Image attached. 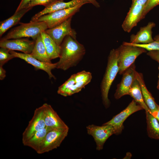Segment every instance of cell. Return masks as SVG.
<instances>
[{
  "label": "cell",
  "instance_id": "6da1fadb",
  "mask_svg": "<svg viewBox=\"0 0 159 159\" xmlns=\"http://www.w3.org/2000/svg\"><path fill=\"white\" fill-rule=\"evenodd\" d=\"M59 59L56 68L65 71L75 66L85 53L84 46L70 35L66 36L60 45Z\"/></svg>",
  "mask_w": 159,
  "mask_h": 159
},
{
  "label": "cell",
  "instance_id": "7a4b0ae2",
  "mask_svg": "<svg viewBox=\"0 0 159 159\" xmlns=\"http://www.w3.org/2000/svg\"><path fill=\"white\" fill-rule=\"evenodd\" d=\"M118 48L111 50L108 57L107 66L102 81L100 89L103 103L106 108L110 104L108 98L109 91L111 85L119 72Z\"/></svg>",
  "mask_w": 159,
  "mask_h": 159
},
{
  "label": "cell",
  "instance_id": "3957f363",
  "mask_svg": "<svg viewBox=\"0 0 159 159\" xmlns=\"http://www.w3.org/2000/svg\"><path fill=\"white\" fill-rule=\"evenodd\" d=\"M19 24V26L10 30L0 40L26 37H31L35 40L42 32L48 28L43 21H30L28 23Z\"/></svg>",
  "mask_w": 159,
  "mask_h": 159
},
{
  "label": "cell",
  "instance_id": "277c9868",
  "mask_svg": "<svg viewBox=\"0 0 159 159\" xmlns=\"http://www.w3.org/2000/svg\"><path fill=\"white\" fill-rule=\"evenodd\" d=\"M118 49V73L120 75L134 63L138 56L147 52L142 47L122 44Z\"/></svg>",
  "mask_w": 159,
  "mask_h": 159
},
{
  "label": "cell",
  "instance_id": "5b68a950",
  "mask_svg": "<svg viewBox=\"0 0 159 159\" xmlns=\"http://www.w3.org/2000/svg\"><path fill=\"white\" fill-rule=\"evenodd\" d=\"M87 3H89L88 2L82 3L71 8L59 10L45 14L40 16L34 21L44 22L47 24L48 28L54 27L72 17L79 11L83 5Z\"/></svg>",
  "mask_w": 159,
  "mask_h": 159
},
{
  "label": "cell",
  "instance_id": "8992f818",
  "mask_svg": "<svg viewBox=\"0 0 159 159\" xmlns=\"http://www.w3.org/2000/svg\"><path fill=\"white\" fill-rule=\"evenodd\" d=\"M69 129V128H67L49 130L37 153L42 154L59 147L68 135Z\"/></svg>",
  "mask_w": 159,
  "mask_h": 159
},
{
  "label": "cell",
  "instance_id": "52a82bcc",
  "mask_svg": "<svg viewBox=\"0 0 159 159\" xmlns=\"http://www.w3.org/2000/svg\"><path fill=\"white\" fill-rule=\"evenodd\" d=\"M87 133L94 138L97 150L102 149L105 143L111 136L116 134V130L113 126L103 124L101 126L89 125L86 127Z\"/></svg>",
  "mask_w": 159,
  "mask_h": 159
},
{
  "label": "cell",
  "instance_id": "ba28073f",
  "mask_svg": "<svg viewBox=\"0 0 159 159\" xmlns=\"http://www.w3.org/2000/svg\"><path fill=\"white\" fill-rule=\"evenodd\" d=\"M145 5L140 0H132L131 6L122 25L125 32L129 33L141 20Z\"/></svg>",
  "mask_w": 159,
  "mask_h": 159
},
{
  "label": "cell",
  "instance_id": "9c48e42d",
  "mask_svg": "<svg viewBox=\"0 0 159 159\" xmlns=\"http://www.w3.org/2000/svg\"><path fill=\"white\" fill-rule=\"evenodd\" d=\"M72 17L59 25L51 28H48L45 31L59 46L60 45L64 38L67 36L70 35L76 39L77 33L71 27Z\"/></svg>",
  "mask_w": 159,
  "mask_h": 159
},
{
  "label": "cell",
  "instance_id": "30bf717a",
  "mask_svg": "<svg viewBox=\"0 0 159 159\" xmlns=\"http://www.w3.org/2000/svg\"><path fill=\"white\" fill-rule=\"evenodd\" d=\"M46 127L42 105L36 109L33 115L22 135V143L38 131Z\"/></svg>",
  "mask_w": 159,
  "mask_h": 159
},
{
  "label": "cell",
  "instance_id": "8fae6325",
  "mask_svg": "<svg viewBox=\"0 0 159 159\" xmlns=\"http://www.w3.org/2000/svg\"><path fill=\"white\" fill-rule=\"evenodd\" d=\"M143 109L142 107L133 99L125 109L103 124L112 125L116 130V134H119L124 127L123 123L126 119L132 114Z\"/></svg>",
  "mask_w": 159,
  "mask_h": 159
},
{
  "label": "cell",
  "instance_id": "7c38bea8",
  "mask_svg": "<svg viewBox=\"0 0 159 159\" xmlns=\"http://www.w3.org/2000/svg\"><path fill=\"white\" fill-rule=\"evenodd\" d=\"M136 72L134 63L123 73L121 81L117 85L114 94L115 99H118L124 95H129L132 84L136 79Z\"/></svg>",
  "mask_w": 159,
  "mask_h": 159
},
{
  "label": "cell",
  "instance_id": "4fadbf2b",
  "mask_svg": "<svg viewBox=\"0 0 159 159\" xmlns=\"http://www.w3.org/2000/svg\"><path fill=\"white\" fill-rule=\"evenodd\" d=\"M10 52L15 57L24 60L34 66L36 70L41 69L44 71L48 74L49 79H56L52 73V70L56 68L57 63H52L42 62L34 57L30 54L18 53L13 50H10Z\"/></svg>",
  "mask_w": 159,
  "mask_h": 159
},
{
  "label": "cell",
  "instance_id": "5bb4252c",
  "mask_svg": "<svg viewBox=\"0 0 159 159\" xmlns=\"http://www.w3.org/2000/svg\"><path fill=\"white\" fill-rule=\"evenodd\" d=\"M35 40H31L26 38L0 40V47L10 50H17L23 53L30 54L33 50Z\"/></svg>",
  "mask_w": 159,
  "mask_h": 159
},
{
  "label": "cell",
  "instance_id": "9a60e30c",
  "mask_svg": "<svg viewBox=\"0 0 159 159\" xmlns=\"http://www.w3.org/2000/svg\"><path fill=\"white\" fill-rule=\"evenodd\" d=\"M42 106L46 127L50 130L57 128H69L51 105L45 103Z\"/></svg>",
  "mask_w": 159,
  "mask_h": 159
},
{
  "label": "cell",
  "instance_id": "2e32d148",
  "mask_svg": "<svg viewBox=\"0 0 159 159\" xmlns=\"http://www.w3.org/2000/svg\"><path fill=\"white\" fill-rule=\"evenodd\" d=\"M64 0H57L50 5L45 7V8L37 13L32 18L30 21H34L40 16L59 10L74 7L80 3L88 2L86 0H72L68 2H64Z\"/></svg>",
  "mask_w": 159,
  "mask_h": 159
},
{
  "label": "cell",
  "instance_id": "e0dca14e",
  "mask_svg": "<svg viewBox=\"0 0 159 159\" xmlns=\"http://www.w3.org/2000/svg\"><path fill=\"white\" fill-rule=\"evenodd\" d=\"M155 26L153 22H149L145 26L141 27L135 34L130 36L129 42L135 44H146L151 43L154 39L152 37V29Z\"/></svg>",
  "mask_w": 159,
  "mask_h": 159
},
{
  "label": "cell",
  "instance_id": "ac0fdd59",
  "mask_svg": "<svg viewBox=\"0 0 159 159\" xmlns=\"http://www.w3.org/2000/svg\"><path fill=\"white\" fill-rule=\"evenodd\" d=\"M136 79L140 85L144 101L150 112L152 113L156 111L159 108V105L155 102L154 99L148 90L142 74L137 72Z\"/></svg>",
  "mask_w": 159,
  "mask_h": 159
},
{
  "label": "cell",
  "instance_id": "d6986e66",
  "mask_svg": "<svg viewBox=\"0 0 159 159\" xmlns=\"http://www.w3.org/2000/svg\"><path fill=\"white\" fill-rule=\"evenodd\" d=\"M30 54L34 57L42 62L52 63L47 54L41 34L35 40L34 48Z\"/></svg>",
  "mask_w": 159,
  "mask_h": 159
},
{
  "label": "cell",
  "instance_id": "ffe728a7",
  "mask_svg": "<svg viewBox=\"0 0 159 159\" xmlns=\"http://www.w3.org/2000/svg\"><path fill=\"white\" fill-rule=\"evenodd\" d=\"M32 8H24L15 13L11 17L0 22V36L13 26L18 24L23 16Z\"/></svg>",
  "mask_w": 159,
  "mask_h": 159
},
{
  "label": "cell",
  "instance_id": "44dd1931",
  "mask_svg": "<svg viewBox=\"0 0 159 159\" xmlns=\"http://www.w3.org/2000/svg\"><path fill=\"white\" fill-rule=\"evenodd\" d=\"M41 36L48 56L51 60L59 57L60 47L57 45L45 31L42 32Z\"/></svg>",
  "mask_w": 159,
  "mask_h": 159
},
{
  "label": "cell",
  "instance_id": "7402d4cb",
  "mask_svg": "<svg viewBox=\"0 0 159 159\" xmlns=\"http://www.w3.org/2000/svg\"><path fill=\"white\" fill-rule=\"evenodd\" d=\"M49 130L50 129L46 127L38 131L23 143V144L32 148L37 152Z\"/></svg>",
  "mask_w": 159,
  "mask_h": 159
},
{
  "label": "cell",
  "instance_id": "603a6c76",
  "mask_svg": "<svg viewBox=\"0 0 159 159\" xmlns=\"http://www.w3.org/2000/svg\"><path fill=\"white\" fill-rule=\"evenodd\" d=\"M147 131L149 137L159 140V122L150 112H146Z\"/></svg>",
  "mask_w": 159,
  "mask_h": 159
},
{
  "label": "cell",
  "instance_id": "cb8c5ba5",
  "mask_svg": "<svg viewBox=\"0 0 159 159\" xmlns=\"http://www.w3.org/2000/svg\"><path fill=\"white\" fill-rule=\"evenodd\" d=\"M75 84L73 75L58 88L57 93L62 96L67 97L80 92Z\"/></svg>",
  "mask_w": 159,
  "mask_h": 159
},
{
  "label": "cell",
  "instance_id": "d4e9b609",
  "mask_svg": "<svg viewBox=\"0 0 159 159\" xmlns=\"http://www.w3.org/2000/svg\"><path fill=\"white\" fill-rule=\"evenodd\" d=\"M129 95L133 98V100L145 110V112L149 111L150 112L144 101L140 85L136 79L132 84Z\"/></svg>",
  "mask_w": 159,
  "mask_h": 159
},
{
  "label": "cell",
  "instance_id": "484cf974",
  "mask_svg": "<svg viewBox=\"0 0 159 159\" xmlns=\"http://www.w3.org/2000/svg\"><path fill=\"white\" fill-rule=\"evenodd\" d=\"M72 75L77 86L81 91L90 82L92 77L90 72L84 70Z\"/></svg>",
  "mask_w": 159,
  "mask_h": 159
},
{
  "label": "cell",
  "instance_id": "4316f807",
  "mask_svg": "<svg viewBox=\"0 0 159 159\" xmlns=\"http://www.w3.org/2000/svg\"><path fill=\"white\" fill-rule=\"evenodd\" d=\"M153 39L152 42L146 44H135L126 42H123L122 44L142 47L148 51L159 50V34L155 36Z\"/></svg>",
  "mask_w": 159,
  "mask_h": 159
},
{
  "label": "cell",
  "instance_id": "83f0119b",
  "mask_svg": "<svg viewBox=\"0 0 159 159\" xmlns=\"http://www.w3.org/2000/svg\"><path fill=\"white\" fill-rule=\"evenodd\" d=\"M10 50L6 48L1 47L0 49V66H3L9 60L15 58L10 53Z\"/></svg>",
  "mask_w": 159,
  "mask_h": 159
},
{
  "label": "cell",
  "instance_id": "f1b7e54d",
  "mask_svg": "<svg viewBox=\"0 0 159 159\" xmlns=\"http://www.w3.org/2000/svg\"><path fill=\"white\" fill-rule=\"evenodd\" d=\"M158 5L159 0H147L143 10L141 20L144 19L146 15L151 10Z\"/></svg>",
  "mask_w": 159,
  "mask_h": 159
},
{
  "label": "cell",
  "instance_id": "f546056e",
  "mask_svg": "<svg viewBox=\"0 0 159 159\" xmlns=\"http://www.w3.org/2000/svg\"><path fill=\"white\" fill-rule=\"evenodd\" d=\"M57 0H32L25 8H32L38 5H42L46 7Z\"/></svg>",
  "mask_w": 159,
  "mask_h": 159
},
{
  "label": "cell",
  "instance_id": "4dcf8cb0",
  "mask_svg": "<svg viewBox=\"0 0 159 159\" xmlns=\"http://www.w3.org/2000/svg\"><path fill=\"white\" fill-rule=\"evenodd\" d=\"M147 54L151 58L159 63V50L149 51Z\"/></svg>",
  "mask_w": 159,
  "mask_h": 159
},
{
  "label": "cell",
  "instance_id": "1f68e13d",
  "mask_svg": "<svg viewBox=\"0 0 159 159\" xmlns=\"http://www.w3.org/2000/svg\"><path fill=\"white\" fill-rule=\"evenodd\" d=\"M32 0H21L19 5L15 11V12H17L23 9Z\"/></svg>",
  "mask_w": 159,
  "mask_h": 159
},
{
  "label": "cell",
  "instance_id": "d6a6232c",
  "mask_svg": "<svg viewBox=\"0 0 159 159\" xmlns=\"http://www.w3.org/2000/svg\"><path fill=\"white\" fill-rule=\"evenodd\" d=\"M6 76V71L3 68L2 66H0V80H4Z\"/></svg>",
  "mask_w": 159,
  "mask_h": 159
},
{
  "label": "cell",
  "instance_id": "836d02e7",
  "mask_svg": "<svg viewBox=\"0 0 159 159\" xmlns=\"http://www.w3.org/2000/svg\"><path fill=\"white\" fill-rule=\"evenodd\" d=\"M88 1L90 3L92 4L94 6L97 8H99L100 7V5L96 0H86Z\"/></svg>",
  "mask_w": 159,
  "mask_h": 159
},
{
  "label": "cell",
  "instance_id": "e575fe53",
  "mask_svg": "<svg viewBox=\"0 0 159 159\" xmlns=\"http://www.w3.org/2000/svg\"><path fill=\"white\" fill-rule=\"evenodd\" d=\"M151 113L157 119L159 122V108L156 111Z\"/></svg>",
  "mask_w": 159,
  "mask_h": 159
},
{
  "label": "cell",
  "instance_id": "d590c367",
  "mask_svg": "<svg viewBox=\"0 0 159 159\" xmlns=\"http://www.w3.org/2000/svg\"><path fill=\"white\" fill-rule=\"evenodd\" d=\"M132 156V154L130 153H127L125 157L124 158H127L129 159Z\"/></svg>",
  "mask_w": 159,
  "mask_h": 159
},
{
  "label": "cell",
  "instance_id": "8d00e7d4",
  "mask_svg": "<svg viewBox=\"0 0 159 159\" xmlns=\"http://www.w3.org/2000/svg\"><path fill=\"white\" fill-rule=\"evenodd\" d=\"M158 70H159V73H158V82L157 88V89L158 90H159V65L158 66Z\"/></svg>",
  "mask_w": 159,
  "mask_h": 159
},
{
  "label": "cell",
  "instance_id": "74e56055",
  "mask_svg": "<svg viewBox=\"0 0 159 159\" xmlns=\"http://www.w3.org/2000/svg\"><path fill=\"white\" fill-rule=\"evenodd\" d=\"M143 3L145 5L146 4L147 0H143Z\"/></svg>",
  "mask_w": 159,
  "mask_h": 159
}]
</instances>
